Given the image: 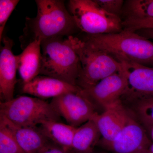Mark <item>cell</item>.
I'll return each mask as SVG.
<instances>
[{"instance_id":"8992f818","label":"cell","mask_w":153,"mask_h":153,"mask_svg":"<svg viewBox=\"0 0 153 153\" xmlns=\"http://www.w3.org/2000/svg\"><path fill=\"white\" fill-rule=\"evenodd\" d=\"M0 114L16 125L31 127H38L45 121H59L60 117L51 103L27 96L1 101Z\"/></svg>"},{"instance_id":"5bb4252c","label":"cell","mask_w":153,"mask_h":153,"mask_svg":"<svg viewBox=\"0 0 153 153\" xmlns=\"http://www.w3.org/2000/svg\"><path fill=\"white\" fill-rule=\"evenodd\" d=\"M0 119L13 132L19 146L25 153H39L52 143L38 126H17L1 114Z\"/></svg>"},{"instance_id":"ac0fdd59","label":"cell","mask_w":153,"mask_h":153,"mask_svg":"<svg viewBox=\"0 0 153 153\" xmlns=\"http://www.w3.org/2000/svg\"><path fill=\"white\" fill-rule=\"evenodd\" d=\"M121 18L123 20L153 18V0L125 1Z\"/></svg>"},{"instance_id":"7402d4cb","label":"cell","mask_w":153,"mask_h":153,"mask_svg":"<svg viewBox=\"0 0 153 153\" xmlns=\"http://www.w3.org/2000/svg\"><path fill=\"white\" fill-rule=\"evenodd\" d=\"M123 30L135 32L142 29L153 28V18L123 20Z\"/></svg>"},{"instance_id":"3957f363","label":"cell","mask_w":153,"mask_h":153,"mask_svg":"<svg viewBox=\"0 0 153 153\" xmlns=\"http://www.w3.org/2000/svg\"><path fill=\"white\" fill-rule=\"evenodd\" d=\"M41 47L40 74L54 77L76 86L80 63L69 36L44 40L41 41Z\"/></svg>"},{"instance_id":"8fae6325","label":"cell","mask_w":153,"mask_h":153,"mask_svg":"<svg viewBox=\"0 0 153 153\" xmlns=\"http://www.w3.org/2000/svg\"><path fill=\"white\" fill-rule=\"evenodd\" d=\"M131 115L120 101L105 109L101 114L98 113L93 119L101 139L98 143L103 147L112 142L127 123Z\"/></svg>"},{"instance_id":"603a6c76","label":"cell","mask_w":153,"mask_h":153,"mask_svg":"<svg viewBox=\"0 0 153 153\" xmlns=\"http://www.w3.org/2000/svg\"><path fill=\"white\" fill-rule=\"evenodd\" d=\"M95 1L107 13L121 18L125 3L123 0H95Z\"/></svg>"},{"instance_id":"ffe728a7","label":"cell","mask_w":153,"mask_h":153,"mask_svg":"<svg viewBox=\"0 0 153 153\" xmlns=\"http://www.w3.org/2000/svg\"><path fill=\"white\" fill-rule=\"evenodd\" d=\"M0 153H25L8 127L0 119Z\"/></svg>"},{"instance_id":"7c38bea8","label":"cell","mask_w":153,"mask_h":153,"mask_svg":"<svg viewBox=\"0 0 153 153\" xmlns=\"http://www.w3.org/2000/svg\"><path fill=\"white\" fill-rule=\"evenodd\" d=\"M0 52V97L1 101H7L14 98L15 85L17 82L18 71L16 55L12 48L13 40L3 36Z\"/></svg>"},{"instance_id":"52a82bcc","label":"cell","mask_w":153,"mask_h":153,"mask_svg":"<svg viewBox=\"0 0 153 153\" xmlns=\"http://www.w3.org/2000/svg\"><path fill=\"white\" fill-rule=\"evenodd\" d=\"M80 90L59 96L50 102L68 125L76 128L93 119L97 113L93 103L81 94Z\"/></svg>"},{"instance_id":"cb8c5ba5","label":"cell","mask_w":153,"mask_h":153,"mask_svg":"<svg viewBox=\"0 0 153 153\" xmlns=\"http://www.w3.org/2000/svg\"><path fill=\"white\" fill-rule=\"evenodd\" d=\"M39 153H69L59 146L51 143Z\"/></svg>"},{"instance_id":"5b68a950","label":"cell","mask_w":153,"mask_h":153,"mask_svg":"<svg viewBox=\"0 0 153 153\" xmlns=\"http://www.w3.org/2000/svg\"><path fill=\"white\" fill-rule=\"evenodd\" d=\"M68 10L78 29L85 34H112L123 30L121 18L107 13L95 0H70Z\"/></svg>"},{"instance_id":"ba28073f","label":"cell","mask_w":153,"mask_h":153,"mask_svg":"<svg viewBox=\"0 0 153 153\" xmlns=\"http://www.w3.org/2000/svg\"><path fill=\"white\" fill-rule=\"evenodd\" d=\"M127 85L124 70L102 79L92 87L81 89L80 93L93 104H99L105 109L122 101Z\"/></svg>"},{"instance_id":"9a60e30c","label":"cell","mask_w":153,"mask_h":153,"mask_svg":"<svg viewBox=\"0 0 153 153\" xmlns=\"http://www.w3.org/2000/svg\"><path fill=\"white\" fill-rule=\"evenodd\" d=\"M41 41H35L16 55L17 69L22 84L27 83L40 74L42 53Z\"/></svg>"},{"instance_id":"d4e9b609","label":"cell","mask_w":153,"mask_h":153,"mask_svg":"<svg viewBox=\"0 0 153 153\" xmlns=\"http://www.w3.org/2000/svg\"><path fill=\"white\" fill-rule=\"evenodd\" d=\"M140 153H153V142L148 149Z\"/></svg>"},{"instance_id":"7a4b0ae2","label":"cell","mask_w":153,"mask_h":153,"mask_svg":"<svg viewBox=\"0 0 153 153\" xmlns=\"http://www.w3.org/2000/svg\"><path fill=\"white\" fill-rule=\"evenodd\" d=\"M82 39L121 63L132 62L153 66V42L136 32L123 30L112 34H85Z\"/></svg>"},{"instance_id":"277c9868","label":"cell","mask_w":153,"mask_h":153,"mask_svg":"<svg viewBox=\"0 0 153 153\" xmlns=\"http://www.w3.org/2000/svg\"><path fill=\"white\" fill-rule=\"evenodd\" d=\"M79 57L80 71L76 86L81 89L93 86L102 79L123 71L125 64L111 55L91 46L82 38L69 36Z\"/></svg>"},{"instance_id":"4316f807","label":"cell","mask_w":153,"mask_h":153,"mask_svg":"<svg viewBox=\"0 0 153 153\" xmlns=\"http://www.w3.org/2000/svg\"></svg>"},{"instance_id":"d6986e66","label":"cell","mask_w":153,"mask_h":153,"mask_svg":"<svg viewBox=\"0 0 153 153\" xmlns=\"http://www.w3.org/2000/svg\"><path fill=\"white\" fill-rule=\"evenodd\" d=\"M140 121L148 132L153 127V97L132 102Z\"/></svg>"},{"instance_id":"6da1fadb","label":"cell","mask_w":153,"mask_h":153,"mask_svg":"<svg viewBox=\"0 0 153 153\" xmlns=\"http://www.w3.org/2000/svg\"><path fill=\"white\" fill-rule=\"evenodd\" d=\"M37 16L26 18L23 34L19 37L24 50L33 41L72 36L76 30L73 17L63 0H36Z\"/></svg>"},{"instance_id":"4fadbf2b","label":"cell","mask_w":153,"mask_h":153,"mask_svg":"<svg viewBox=\"0 0 153 153\" xmlns=\"http://www.w3.org/2000/svg\"><path fill=\"white\" fill-rule=\"evenodd\" d=\"M80 90L77 86L45 75H38L30 82L22 84V93L43 100L54 98L69 92H78Z\"/></svg>"},{"instance_id":"30bf717a","label":"cell","mask_w":153,"mask_h":153,"mask_svg":"<svg viewBox=\"0 0 153 153\" xmlns=\"http://www.w3.org/2000/svg\"><path fill=\"white\" fill-rule=\"evenodd\" d=\"M152 143L144 128L131 116L114 140L103 147L113 153H140Z\"/></svg>"},{"instance_id":"9c48e42d","label":"cell","mask_w":153,"mask_h":153,"mask_svg":"<svg viewBox=\"0 0 153 153\" xmlns=\"http://www.w3.org/2000/svg\"><path fill=\"white\" fill-rule=\"evenodd\" d=\"M127 85L122 99L133 102L153 97V67L135 62H123Z\"/></svg>"},{"instance_id":"44dd1931","label":"cell","mask_w":153,"mask_h":153,"mask_svg":"<svg viewBox=\"0 0 153 153\" xmlns=\"http://www.w3.org/2000/svg\"><path fill=\"white\" fill-rule=\"evenodd\" d=\"M20 1L19 0L0 1V40L3 37V33L7 21Z\"/></svg>"},{"instance_id":"e0dca14e","label":"cell","mask_w":153,"mask_h":153,"mask_svg":"<svg viewBox=\"0 0 153 153\" xmlns=\"http://www.w3.org/2000/svg\"><path fill=\"white\" fill-rule=\"evenodd\" d=\"M101 137L95 122L91 120L76 128L72 150L76 153H91Z\"/></svg>"},{"instance_id":"484cf974","label":"cell","mask_w":153,"mask_h":153,"mask_svg":"<svg viewBox=\"0 0 153 153\" xmlns=\"http://www.w3.org/2000/svg\"><path fill=\"white\" fill-rule=\"evenodd\" d=\"M149 133L150 134L151 139L153 142V127L151 129L150 131L149 132Z\"/></svg>"},{"instance_id":"2e32d148","label":"cell","mask_w":153,"mask_h":153,"mask_svg":"<svg viewBox=\"0 0 153 153\" xmlns=\"http://www.w3.org/2000/svg\"><path fill=\"white\" fill-rule=\"evenodd\" d=\"M38 127L52 143L68 152L72 150L76 128L56 120L45 121Z\"/></svg>"}]
</instances>
